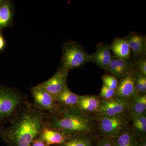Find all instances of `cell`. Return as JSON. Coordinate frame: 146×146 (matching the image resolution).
I'll return each instance as SVG.
<instances>
[{"label":"cell","mask_w":146,"mask_h":146,"mask_svg":"<svg viewBox=\"0 0 146 146\" xmlns=\"http://www.w3.org/2000/svg\"><path fill=\"white\" fill-rule=\"evenodd\" d=\"M7 127L0 129V136L8 146H31L46 125L45 113L33 102L24 104Z\"/></svg>","instance_id":"cell-1"},{"label":"cell","mask_w":146,"mask_h":146,"mask_svg":"<svg viewBox=\"0 0 146 146\" xmlns=\"http://www.w3.org/2000/svg\"><path fill=\"white\" fill-rule=\"evenodd\" d=\"M58 108L54 114H45L46 125L48 127L65 135L77 133L100 134L96 115L84 113L77 106L65 108L58 106Z\"/></svg>","instance_id":"cell-2"},{"label":"cell","mask_w":146,"mask_h":146,"mask_svg":"<svg viewBox=\"0 0 146 146\" xmlns=\"http://www.w3.org/2000/svg\"><path fill=\"white\" fill-rule=\"evenodd\" d=\"M27 101L17 90L0 85V129L16 117Z\"/></svg>","instance_id":"cell-3"},{"label":"cell","mask_w":146,"mask_h":146,"mask_svg":"<svg viewBox=\"0 0 146 146\" xmlns=\"http://www.w3.org/2000/svg\"><path fill=\"white\" fill-rule=\"evenodd\" d=\"M90 61V54L78 42L70 40L63 44L60 68L70 72L72 69L81 68Z\"/></svg>","instance_id":"cell-4"},{"label":"cell","mask_w":146,"mask_h":146,"mask_svg":"<svg viewBox=\"0 0 146 146\" xmlns=\"http://www.w3.org/2000/svg\"><path fill=\"white\" fill-rule=\"evenodd\" d=\"M97 126L101 136L111 139L130 124L126 113L114 116L96 115Z\"/></svg>","instance_id":"cell-5"},{"label":"cell","mask_w":146,"mask_h":146,"mask_svg":"<svg viewBox=\"0 0 146 146\" xmlns=\"http://www.w3.org/2000/svg\"><path fill=\"white\" fill-rule=\"evenodd\" d=\"M33 103L35 106L45 114H52L57 112L58 106L54 98L39 85L31 89Z\"/></svg>","instance_id":"cell-6"},{"label":"cell","mask_w":146,"mask_h":146,"mask_svg":"<svg viewBox=\"0 0 146 146\" xmlns=\"http://www.w3.org/2000/svg\"><path fill=\"white\" fill-rule=\"evenodd\" d=\"M138 96L136 80L132 71L119 80L114 98L125 101L131 102Z\"/></svg>","instance_id":"cell-7"},{"label":"cell","mask_w":146,"mask_h":146,"mask_svg":"<svg viewBox=\"0 0 146 146\" xmlns=\"http://www.w3.org/2000/svg\"><path fill=\"white\" fill-rule=\"evenodd\" d=\"M69 72L60 67L51 78L38 85L55 98L60 92L68 87L67 78Z\"/></svg>","instance_id":"cell-8"},{"label":"cell","mask_w":146,"mask_h":146,"mask_svg":"<svg viewBox=\"0 0 146 146\" xmlns=\"http://www.w3.org/2000/svg\"><path fill=\"white\" fill-rule=\"evenodd\" d=\"M131 102L125 101L115 98L107 101L101 100L96 115L114 116L126 113L130 108Z\"/></svg>","instance_id":"cell-9"},{"label":"cell","mask_w":146,"mask_h":146,"mask_svg":"<svg viewBox=\"0 0 146 146\" xmlns=\"http://www.w3.org/2000/svg\"><path fill=\"white\" fill-rule=\"evenodd\" d=\"M99 134L77 133L67 135L62 143L54 146H96Z\"/></svg>","instance_id":"cell-10"},{"label":"cell","mask_w":146,"mask_h":146,"mask_svg":"<svg viewBox=\"0 0 146 146\" xmlns=\"http://www.w3.org/2000/svg\"><path fill=\"white\" fill-rule=\"evenodd\" d=\"M110 44L100 43L96 51L90 54L91 61L94 62L102 70H105L112 58L110 52Z\"/></svg>","instance_id":"cell-11"},{"label":"cell","mask_w":146,"mask_h":146,"mask_svg":"<svg viewBox=\"0 0 146 146\" xmlns=\"http://www.w3.org/2000/svg\"><path fill=\"white\" fill-rule=\"evenodd\" d=\"M101 101L99 97L96 95H79L77 107L86 114L96 115L99 108Z\"/></svg>","instance_id":"cell-12"},{"label":"cell","mask_w":146,"mask_h":146,"mask_svg":"<svg viewBox=\"0 0 146 146\" xmlns=\"http://www.w3.org/2000/svg\"><path fill=\"white\" fill-rule=\"evenodd\" d=\"M67 136L60 131L50 128L46 125L37 139L50 146H55L63 143Z\"/></svg>","instance_id":"cell-13"},{"label":"cell","mask_w":146,"mask_h":146,"mask_svg":"<svg viewBox=\"0 0 146 146\" xmlns=\"http://www.w3.org/2000/svg\"><path fill=\"white\" fill-rule=\"evenodd\" d=\"M110 139L114 146H136L138 141L133 134L130 124L117 136Z\"/></svg>","instance_id":"cell-14"},{"label":"cell","mask_w":146,"mask_h":146,"mask_svg":"<svg viewBox=\"0 0 146 146\" xmlns=\"http://www.w3.org/2000/svg\"><path fill=\"white\" fill-rule=\"evenodd\" d=\"M110 50L112 51L115 57L123 59H130L131 49L125 37L115 38L110 44Z\"/></svg>","instance_id":"cell-15"},{"label":"cell","mask_w":146,"mask_h":146,"mask_svg":"<svg viewBox=\"0 0 146 146\" xmlns=\"http://www.w3.org/2000/svg\"><path fill=\"white\" fill-rule=\"evenodd\" d=\"M78 97L79 95L73 93L68 87L58 94L54 100L58 106L69 108L77 106Z\"/></svg>","instance_id":"cell-16"},{"label":"cell","mask_w":146,"mask_h":146,"mask_svg":"<svg viewBox=\"0 0 146 146\" xmlns=\"http://www.w3.org/2000/svg\"><path fill=\"white\" fill-rule=\"evenodd\" d=\"M130 125L137 140L146 138V114L129 118Z\"/></svg>","instance_id":"cell-17"},{"label":"cell","mask_w":146,"mask_h":146,"mask_svg":"<svg viewBox=\"0 0 146 146\" xmlns=\"http://www.w3.org/2000/svg\"><path fill=\"white\" fill-rule=\"evenodd\" d=\"M13 16V8L10 1H5L0 5V31L10 25Z\"/></svg>","instance_id":"cell-18"},{"label":"cell","mask_w":146,"mask_h":146,"mask_svg":"<svg viewBox=\"0 0 146 146\" xmlns=\"http://www.w3.org/2000/svg\"><path fill=\"white\" fill-rule=\"evenodd\" d=\"M126 113L129 118L146 114V95L138 96L133 100Z\"/></svg>","instance_id":"cell-19"},{"label":"cell","mask_w":146,"mask_h":146,"mask_svg":"<svg viewBox=\"0 0 146 146\" xmlns=\"http://www.w3.org/2000/svg\"><path fill=\"white\" fill-rule=\"evenodd\" d=\"M132 71L136 80V89L138 96L146 95V76L134 68Z\"/></svg>","instance_id":"cell-20"},{"label":"cell","mask_w":146,"mask_h":146,"mask_svg":"<svg viewBox=\"0 0 146 146\" xmlns=\"http://www.w3.org/2000/svg\"><path fill=\"white\" fill-rule=\"evenodd\" d=\"M119 72L121 78L132 71L133 64L132 60L130 59H123L114 56Z\"/></svg>","instance_id":"cell-21"},{"label":"cell","mask_w":146,"mask_h":146,"mask_svg":"<svg viewBox=\"0 0 146 146\" xmlns=\"http://www.w3.org/2000/svg\"><path fill=\"white\" fill-rule=\"evenodd\" d=\"M133 68L146 76V55L139 56L132 58Z\"/></svg>","instance_id":"cell-22"},{"label":"cell","mask_w":146,"mask_h":146,"mask_svg":"<svg viewBox=\"0 0 146 146\" xmlns=\"http://www.w3.org/2000/svg\"><path fill=\"white\" fill-rule=\"evenodd\" d=\"M103 84L108 88L116 91L117 88L119 81L115 76L111 74L106 73L102 77Z\"/></svg>","instance_id":"cell-23"},{"label":"cell","mask_w":146,"mask_h":146,"mask_svg":"<svg viewBox=\"0 0 146 146\" xmlns=\"http://www.w3.org/2000/svg\"><path fill=\"white\" fill-rule=\"evenodd\" d=\"M104 71L107 74L112 75L115 76L117 79L118 81L120 80L121 78L114 56L112 57V60L109 63V65H108Z\"/></svg>","instance_id":"cell-24"},{"label":"cell","mask_w":146,"mask_h":146,"mask_svg":"<svg viewBox=\"0 0 146 146\" xmlns=\"http://www.w3.org/2000/svg\"><path fill=\"white\" fill-rule=\"evenodd\" d=\"M115 94V90H112L103 84L99 97L101 100L107 101L114 98Z\"/></svg>","instance_id":"cell-25"},{"label":"cell","mask_w":146,"mask_h":146,"mask_svg":"<svg viewBox=\"0 0 146 146\" xmlns=\"http://www.w3.org/2000/svg\"><path fill=\"white\" fill-rule=\"evenodd\" d=\"M135 42L144 52H146V38L145 36L135 32H131Z\"/></svg>","instance_id":"cell-26"},{"label":"cell","mask_w":146,"mask_h":146,"mask_svg":"<svg viewBox=\"0 0 146 146\" xmlns=\"http://www.w3.org/2000/svg\"><path fill=\"white\" fill-rule=\"evenodd\" d=\"M96 146H114L111 139L101 136L97 141Z\"/></svg>","instance_id":"cell-27"},{"label":"cell","mask_w":146,"mask_h":146,"mask_svg":"<svg viewBox=\"0 0 146 146\" xmlns=\"http://www.w3.org/2000/svg\"><path fill=\"white\" fill-rule=\"evenodd\" d=\"M31 146H51L37 138L33 141Z\"/></svg>","instance_id":"cell-28"},{"label":"cell","mask_w":146,"mask_h":146,"mask_svg":"<svg viewBox=\"0 0 146 146\" xmlns=\"http://www.w3.org/2000/svg\"><path fill=\"white\" fill-rule=\"evenodd\" d=\"M5 42L2 34L0 31V51L5 46Z\"/></svg>","instance_id":"cell-29"},{"label":"cell","mask_w":146,"mask_h":146,"mask_svg":"<svg viewBox=\"0 0 146 146\" xmlns=\"http://www.w3.org/2000/svg\"><path fill=\"white\" fill-rule=\"evenodd\" d=\"M136 146H146V138L137 141Z\"/></svg>","instance_id":"cell-30"},{"label":"cell","mask_w":146,"mask_h":146,"mask_svg":"<svg viewBox=\"0 0 146 146\" xmlns=\"http://www.w3.org/2000/svg\"><path fill=\"white\" fill-rule=\"evenodd\" d=\"M4 0H0V5L4 2Z\"/></svg>","instance_id":"cell-31"}]
</instances>
